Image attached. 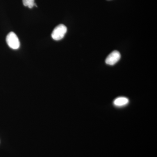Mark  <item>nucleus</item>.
<instances>
[{
	"instance_id": "obj_1",
	"label": "nucleus",
	"mask_w": 157,
	"mask_h": 157,
	"mask_svg": "<svg viewBox=\"0 0 157 157\" xmlns=\"http://www.w3.org/2000/svg\"><path fill=\"white\" fill-rule=\"evenodd\" d=\"M67 28L63 24H60L57 26L53 30L52 33V37L56 41L61 40L64 37L67 33Z\"/></svg>"
},
{
	"instance_id": "obj_2",
	"label": "nucleus",
	"mask_w": 157,
	"mask_h": 157,
	"mask_svg": "<svg viewBox=\"0 0 157 157\" xmlns=\"http://www.w3.org/2000/svg\"><path fill=\"white\" fill-rule=\"evenodd\" d=\"M6 42L9 47L12 49H18L20 46L19 39L14 32H11L8 34L6 37Z\"/></svg>"
},
{
	"instance_id": "obj_3",
	"label": "nucleus",
	"mask_w": 157,
	"mask_h": 157,
	"mask_svg": "<svg viewBox=\"0 0 157 157\" xmlns=\"http://www.w3.org/2000/svg\"><path fill=\"white\" fill-rule=\"evenodd\" d=\"M121 54L117 51H114L109 54L106 59L105 62L107 65L113 66L120 59Z\"/></svg>"
},
{
	"instance_id": "obj_4",
	"label": "nucleus",
	"mask_w": 157,
	"mask_h": 157,
	"mask_svg": "<svg viewBox=\"0 0 157 157\" xmlns=\"http://www.w3.org/2000/svg\"><path fill=\"white\" fill-rule=\"evenodd\" d=\"M129 101L128 98L125 97H119L114 100L113 104L117 107H124L128 104Z\"/></svg>"
},
{
	"instance_id": "obj_5",
	"label": "nucleus",
	"mask_w": 157,
	"mask_h": 157,
	"mask_svg": "<svg viewBox=\"0 0 157 157\" xmlns=\"http://www.w3.org/2000/svg\"><path fill=\"white\" fill-rule=\"evenodd\" d=\"M23 4L25 7L32 9L35 6V0H22Z\"/></svg>"
}]
</instances>
